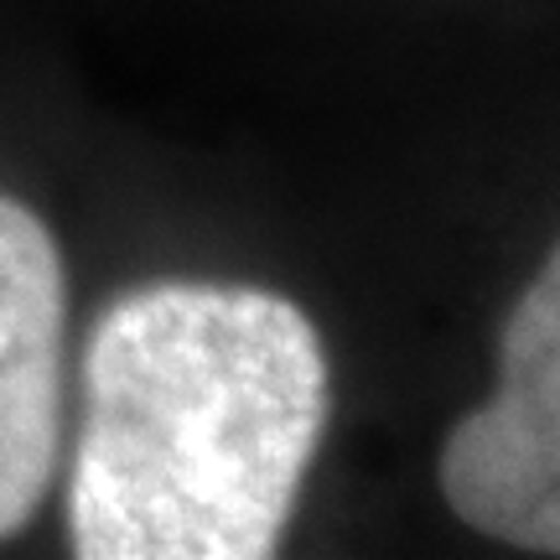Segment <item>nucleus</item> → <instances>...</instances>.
I'll list each match as a JSON object with an SVG mask.
<instances>
[{"label":"nucleus","mask_w":560,"mask_h":560,"mask_svg":"<svg viewBox=\"0 0 560 560\" xmlns=\"http://www.w3.org/2000/svg\"><path fill=\"white\" fill-rule=\"evenodd\" d=\"M327 400L322 332L291 296L219 280L125 291L83 348L73 556H276Z\"/></svg>","instance_id":"1"},{"label":"nucleus","mask_w":560,"mask_h":560,"mask_svg":"<svg viewBox=\"0 0 560 560\" xmlns=\"http://www.w3.org/2000/svg\"><path fill=\"white\" fill-rule=\"evenodd\" d=\"M436 488L467 529L560 560V240L503 322L493 395L441 441Z\"/></svg>","instance_id":"2"},{"label":"nucleus","mask_w":560,"mask_h":560,"mask_svg":"<svg viewBox=\"0 0 560 560\" xmlns=\"http://www.w3.org/2000/svg\"><path fill=\"white\" fill-rule=\"evenodd\" d=\"M68 280L52 229L0 192V540L42 509L62 441Z\"/></svg>","instance_id":"3"}]
</instances>
